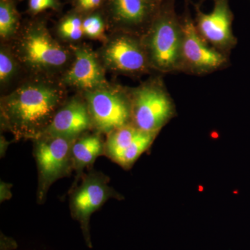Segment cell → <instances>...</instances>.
<instances>
[{
  "label": "cell",
  "instance_id": "obj_1",
  "mask_svg": "<svg viewBox=\"0 0 250 250\" xmlns=\"http://www.w3.org/2000/svg\"><path fill=\"white\" fill-rule=\"evenodd\" d=\"M63 91L42 81L29 82L1 100V124L15 139H39L64 104Z\"/></svg>",
  "mask_w": 250,
  "mask_h": 250
},
{
  "label": "cell",
  "instance_id": "obj_2",
  "mask_svg": "<svg viewBox=\"0 0 250 250\" xmlns=\"http://www.w3.org/2000/svg\"><path fill=\"white\" fill-rule=\"evenodd\" d=\"M176 0H164L150 25L141 38L153 71L179 72L182 29Z\"/></svg>",
  "mask_w": 250,
  "mask_h": 250
},
{
  "label": "cell",
  "instance_id": "obj_3",
  "mask_svg": "<svg viewBox=\"0 0 250 250\" xmlns=\"http://www.w3.org/2000/svg\"><path fill=\"white\" fill-rule=\"evenodd\" d=\"M129 91L131 124L141 131L159 133L175 116V104L161 76L153 77Z\"/></svg>",
  "mask_w": 250,
  "mask_h": 250
},
{
  "label": "cell",
  "instance_id": "obj_4",
  "mask_svg": "<svg viewBox=\"0 0 250 250\" xmlns=\"http://www.w3.org/2000/svg\"><path fill=\"white\" fill-rule=\"evenodd\" d=\"M180 21L182 36L179 72L203 76L224 70L229 65V57L212 47L199 34L190 11L188 0H185Z\"/></svg>",
  "mask_w": 250,
  "mask_h": 250
},
{
  "label": "cell",
  "instance_id": "obj_5",
  "mask_svg": "<svg viewBox=\"0 0 250 250\" xmlns=\"http://www.w3.org/2000/svg\"><path fill=\"white\" fill-rule=\"evenodd\" d=\"M76 139L43 135L33 140L38 170L36 200L40 205L45 202L51 186L73 170L72 147Z\"/></svg>",
  "mask_w": 250,
  "mask_h": 250
},
{
  "label": "cell",
  "instance_id": "obj_6",
  "mask_svg": "<svg viewBox=\"0 0 250 250\" xmlns=\"http://www.w3.org/2000/svg\"><path fill=\"white\" fill-rule=\"evenodd\" d=\"M82 182L72 190L69 207L72 218L80 223L85 245L93 248L90 231L91 215L110 199L121 200V195L109 186V177L92 170L81 177Z\"/></svg>",
  "mask_w": 250,
  "mask_h": 250
},
{
  "label": "cell",
  "instance_id": "obj_7",
  "mask_svg": "<svg viewBox=\"0 0 250 250\" xmlns=\"http://www.w3.org/2000/svg\"><path fill=\"white\" fill-rule=\"evenodd\" d=\"M19 60L31 70L48 72L59 70L68 62V52L59 45L42 23L26 28L18 41Z\"/></svg>",
  "mask_w": 250,
  "mask_h": 250
},
{
  "label": "cell",
  "instance_id": "obj_8",
  "mask_svg": "<svg viewBox=\"0 0 250 250\" xmlns=\"http://www.w3.org/2000/svg\"><path fill=\"white\" fill-rule=\"evenodd\" d=\"M85 96L93 128L96 132L108 135L131 124L129 90L106 87L86 92Z\"/></svg>",
  "mask_w": 250,
  "mask_h": 250
},
{
  "label": "cell",
  "instance_id": "obj_9",
  "mask_svg": "<svg viewBox=\"0 0 250 250\" xmlns=\"http://www.w3.org/2000/svg\"><path fill=\"white\" fill-rule=\"evenodd\" d=\"M105 65L113 71L129 76L153 72L141 36L125 31L116 34L102 52Z\"/></svg>",
  "mask_w": 250,
  "mask_h": 250
},
{
  "label": "cell",
  "instance_id": "obj_10",
  "mask_svg": "<svg viewBox=\"0 0 250 250\" xmlns=\"http://www.w3.org/2000/svg\"><path fill=\"white\" fill-rule=\"evenodd\" d=\"M213 7L208 14L191 2L195 9V26L200 35L219 52L229 57L238 39L233 31V14L229 0H213Z\"/></svg>",
  "mask_w": 250,
  "mask_h": 250
},
{
  "label": "cell",
  "instance_id": "obj_11",
  "mask_svg": "<svg viewBox=\"0 0 250 250\" xmlns=\"http://www.w3.org/2000/svg\"><path fill=\"white\" fill-rule=\"evenodd\" d=\"M106 17L116 31L142 36L160 6L148 0H106Z\"/></svg>",
  "mask_w": 250,
  "mask_h": 250
},
{
  "label": "cell",
  "instance_id": "obj_12",
  "mask_svg": "<svg viewBox=\"0 0 250 250\" xmlns=\"http://www.w3.org/2000/svg\"><path fill=\"white\" fill-rule=\"evenodd\" d=\"M75 60L64 75L65 84L85 92L108 87L103 67L92 51L81 47L76 49Z\"/></svg>",
  "mask_w": 250,
  "mask_h": 250
},
{
  "label": "cell",
  "instance_id": "obj_13",
  "mask_svg": "<svg viewBox=\"0 0 250 250\" xmlns=\"http://www.w3.org/2000/svg\"><path fill=\"white\" fill-rule=\"evenodd\" d=\"M91 128L93 125L86 103L73 98L57 111L43 135L77 139Z\"/></svg>",
  "mask_w": 250,
  "mask_h": 250
},
{
  "label": "cell",
  "instance_id": "obj_14",
  "mask_svg": "<svg viewBox=\"0 0 250 250\" xmlns=\"http://www.w3.org/2000/svg\"><path fill=\"white\" fill-rule=\"evenodd\" d=\"M104 143L100 133L82 134L72 145V161L73 170L82 177L83 169L93 165L97 158L104 155Z\"/></svg>",
  "mask_w": 250,
  "mask_h": 250
},
{
  "label": "cell",
  "instance_id": "obj_15",
  "mask_svg": "<svg viewBox=\"0 0 250 250\" xmlns=\"http://www.w3.org/2000/svg\"><path fill=\"white\" fill-rule=\"evenodd\" d=\"M141 130L132 124L115 130L107 135L104 143V156L117 163L123 153L141 134Z\"/></svg>",
  "mask_w": 250,
  "mask_h": 250
},
{
  "label": "cell",
  "instance_id": "obj_16",
  "mask_svg": "<svg viewBox=\"0 0 250 250\" xmlns=\"http://www.w3.org/2000/svg\"><path fill=\"white\" fill-rule=\"evenodd\" d=\"M158 134L159 133L141 131L132 144L123 153L116 164L126 170L131 168L141 154L150 147Z\"/></svg>",
  "mask_w": 250,
  "mask_h": 250
},
{
  "label": "cell",
  "instance_id": "obj_17",
  "mask_svg": "<svg viewBox=\"0 0 250 250\" xmlns=\"http://www.w3.org/2000/svg\"><path fill=\"white\" fill-rule=\"evenodd\" d=\"M20 26L19 14L13 0L0 1V36L8 39L17 33Z\"/></svg>",
  "mask_w": 250,
  "mask_h": 250
},
{
  "label": "cell",
  "instance_id": "obj_18",
  "mask_svg": "<svg viewBox=\"0 0 250 250\" xmlns=\"http://www.w3.org/2000/svg\"><path fill=\"white\" fill-rule=\"evenodd\" d=\"M82 16L83 15L75 11L62 18L58 26L59 35L70 41H75L82 39L83 35Z\"/></svg>",
  "mask_w": 250,
  "mask_h": 250
},
{
  "label": "cell",
  "instance_id": "obj_19",
  "mask_svg": "<svg viewBox=\"0 0 250 250\" xmlns=\"http://www.w3.org/2000/svg\"><path fill=\"white\" fill-rule=\"evenodd\" d=\"M83 34L91 39H101L104 34L105 21L100 13H92L86 15L82 24Z\"/></svg>",
  "mask_w": 250,
  "mask_h": 250
},
{
  "label": "cell",
  "instance_id": "obj_20",
  "mask_svg": "<svg viewBox=\"0 0 250 250\" xmlns=\"http://www.w3.org/2000/svg\"><path fill=\"white\" fill-rule=\"evenodd\" d=\"M17 62L14 56L8 49L1 48L0 52V82L1 85L9 83L17 71Z\"/></svg>",
  "mask_w": 250,
  "mask_h": 250
},
{
  "label": "cell",
  "instance_id": "obj_21",
  "mask_svg": "<svg viewBox=\"0 0 250 250\" xmlns=\"http://www.w3.org/2000/svg\"><path fill=\"white\" fill-rule=\"evenodd\" d=\"M105 1L106 0H75V11L86 16L103 7Z\"/></svg>",
  "mask_w": 250,
  "mask_h": 250
},
{
  "label": "cell",
  "instance_id": "obj_22",
  "mask_svg": "<svg viewBox=\"0 0 250 250\" xmlns=\"http://www.w3.org/2000/svg\"><path fill=\"white\" fill-rule=\"evenodd\" d=\"M29 11L36 15L47 9H58L60 4L59 0H29Z\"/></svg>",
  "mask_w": 250,
  "mask_h": 250
},
{
  "label": "cell",
  "instance_id": "obj_23",
  "mask_svg": "<svg viewBox=\"0 0 250 250\" xmlns=\"http://www.w3.org/2000/svg\"><path fill=\"white\" fill-rule=\"evenodd\" d=\"M11 187H12V184L1 182V187H0V200H1V202L9 200L12 197Z\"/></svg>",
  "mask_w": 250,
  "mask_h": 250
},
{
  "label": "cell",
  "instance_id": "obj_24",
  "mask_svg": "<svg viewBox=\"0 0 250 250\" xmlns=\"http://www.w3.org/2000/svg\"><path fill=\"white\" fill-rule=\"evenodd\" d=\"M17 243L12 238L1 235V250H13L17 248Z\"/></svg>",
  "mask_w": 250,
  "mask_h": 250
},
{
  "label": "cell",
  "instance_id": "obj_25",
  "mask_svg": "<svg viewBox=\"0 0 250 250\" xmlns=\"http://www.w3.org/2000/svg\"><path fill=\"white\" fill-rule=\"evenodd\" d=\"M148 1L152 3V4L155 5V6H160L164 0H148Z\"/></svg>",
  "mask_w": 250,
  "mask_h": 250
},
{
  "label": "cell",
  "instance_id": "obj_26",
  "mask_svg": "<svg viewBox=\"0 0 250 250\" xmlns=\"http://www.w3.org/2000/svg\"><path fill=\"white\" fill-rule=\"evenodd\" d=\"M206 0H197V4L199 5V6H201V5L203 4Z\"/></svg>",
  "mask_w": 250,
  "mask_h": 250
},
{
  "label": "cell",
  "instance_id": "obj_27",
  "mask_svg": "<svg viewBox=\"0 0 250 250\" xmlns=\"http://www.w3.org/2000/svg\"><path fill=\"white\" fill-rule=\"evenodd\" d=\"M0 1H9V0H0Z\"/></svg>",
  "mask_w": 250,
  "mask_h": 250
}]
</instances>
